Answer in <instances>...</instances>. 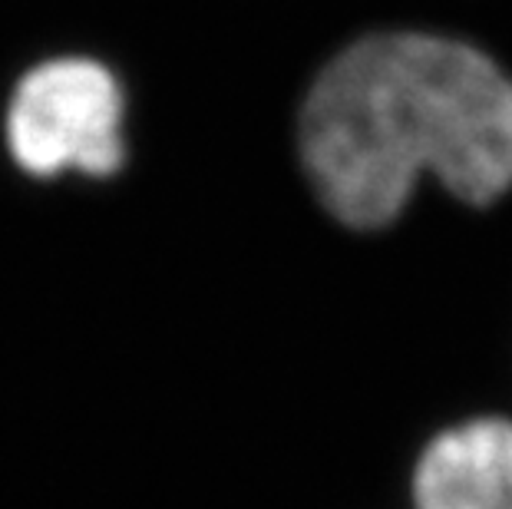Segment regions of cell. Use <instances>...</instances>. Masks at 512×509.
<instances>
[{
  "instance_id": "6da1fadb",
  "label": "cell",
  "mask_w": 512,
  "mask_h": 509,
  "mask_svg": "<svg viewBox=\"0 0 512 509\" xmlns=\"http://www.w3.org/2000/svg\"><path fill=\"white\" fill-rule=\"evenodd\" d=\"M301 156L318 199L351 229L394 222L423 172L489 205L512 186V80L460 40H357L304 103Z\"/></svg>"
},
{
  "instance_id": "7a4b0ae2",
  "label": "cell",
  "mask_w": 512,
  "mask_h": 509,
  "mask_svg": "<svg viewBox=\"0 0 512 509\" xmlns=\"http://www.w3.org/2000/svg\"><path fill=\"white\" fill-rule=\"evenodd\" d=\"M7 146L30 176H113L126 159L123 90L96 60H50L20 80Z\"/></svg>"
},
{
  "instance_id": "3957f363",
  "label": "cell",
  "mask_w": 512,
  "mask_h": 509,
  "mask_svg": "<svg viewBox=\"0 0 512 509\" xmlns=\"http://www.w3.org/2000/svg\"><path fill=\"white\" fill-rule=\"evenodd\" d=\"M417 509H512V424L473 420L440 433L423 450Z\"/></svg>"
}]
</instances>
